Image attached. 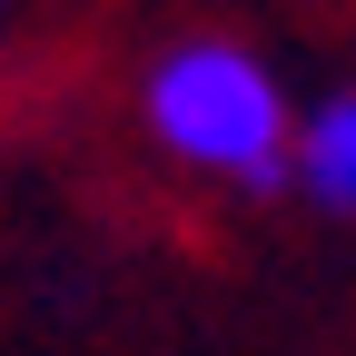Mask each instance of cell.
Listing matches in <instances>:
<instances>
[{"mask_svg": "<svg viewBox=\"0 0 356 356\" xmlns=\"http://www.w3.org/2000/svg\"><path fill=\"white\" fill-rule=\"evenodd\" d=\"M149 129L188 168H218V178H238V188H277L297 168L287 89L248 50H228V40H188V50H168L149 70Z\"/></svg>", "mask_w": 356, "mask_h": 356, "instance_id": "1", "label": "cell"}, {"mask_svg": "<svg viewBox=\"0 0 356 356\" xmlns=\"http://www.w3.org/2000/svg\"><path fill=\"white\" fill-rule=\"evenodd\" d=\"M297 178L317 188V208H346V218H356V89L327 99V109H307V129H297Z\"/></svg>", "mask_w": 356, "mask_h": 356, "instance_id": "2", "label": "cell"}]
</instances>
